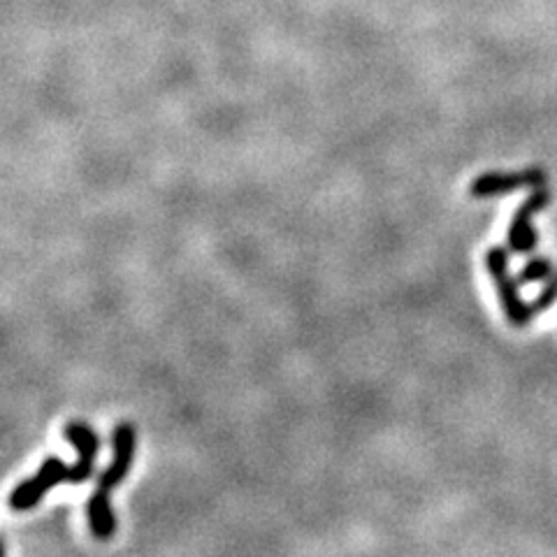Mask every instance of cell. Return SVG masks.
Segmentation results:
<instances>
[{
  "instance_id": "1",
  "label": "cell",
  "mask_w": 557,
  "mask_h": 557,
  "mask_svg": "<svg viewBox=\"0 0 557 557\" xmlns=\"http://www.w3.org/2000/svg\"><path fill=\"white\" fill-rule=\"evenodd\" d=\"M485 270L491 274L495 290L499 295V305L507 313V321L513 327H525L534 319V307L522 300L520 282L509 270V251L502 247H491L485 251Z\"/></svg>"
},
{
  "instance_id": "2",
  "label": "cell",
  "mask_w": 557,
  "mask_h": 557,
  "mask_svg": "<svg viewBox=\"0 0 557 557\" xmlns=\"http://www.w3.org/2000/svg\"><path fill=\"white\" fill-rule=\"evenodd\" d=\"M70 481V465H65L61 458L51 456L47 458L38 472L33 476H28L26 481H22L20 485L14 487L10 493V509L12 511H30L38 507V504L54 491L57 485L67 483Z\"/></svg>"
},
{
  "instance_id": "3",
  "label": "cell",
  "mask_w": 557,
  "mask_h": 557,
  "mask_svg": "<svg viewBox=\"0 0 557 557\" xmlns=\"http://www.w3.org/2000/svg\"><path fill=\"white\" fill-rule=\"evenodd\" d=\"M546 174L539 168H530L522 172H483L469 186V196L472 198H497L516 194L520 188H544Z\"/></svg>"
},
{
  "instance_id": "4",
  "label": "cell",
  "mask_w": 557,
  "mask_h": 557,
  "mask_svg": "<svg viewBox=\"0 0 557 557\" xmlns=\"http://www.w3.org/2000/svg\"><path fill=\"white\" fill-rule=\"evenodd\" d=\"M63 437L77 453L75 465H70V481L67 483L82 485V483L89 481L96 472V460H98V453H100V437L86 421H70L63 428Z\"/></svg>"
},
{
  "instance_id": "5",
  "label": "cell",
  "mask_w": 557,
  "mask_h": 557,
  "mask_svg": "<svg viewBox=\"0 0 557 557\" xmlns=\"http://www.w3.org/2000/svg\"><path fill=\"white\" fill-rule=\"evenodd\" d=\"M137 453V430L133 423H119L112 434V462L98 476V487L102 491H116L131 474Z\"/></svg>"
},
{
  "instance_id": "6",
  "label": "cell",
  "mask_w": 557,
  "mask_h": 557,
  "mask_svg": "<svg viewBox=\"0 0 557 557\" xmlns=\"http://www.w3.org/2000/svg\"><path fill=\"white\" fill-rule=\"evenodd\" d=\"M548 200H550V196H548L546 188H534V194L522 200V205L516 209V214H513L511 225H509V235H507L509 249L513 253L534 251L539 235L534 231L532 219L539 212H544V209L548 207Z\"/></svg>"
},
{
  "instance_id": "7",
  "label": "cell",
  "mask_w": 557,
  "mask_h": 557,
  "mask_svg": "<svg viewBox=\"0 0 557 557\" xmlns=\"http://www.w3.org/2000/svg\"><path fill=\"white\" fill-rule=\"evenodd\" d=\"M86 518H89V530L98 542H110V539H114L119 522L108 491L98 487L96 493H91L89 502H86Z\"/></svg>"
},
{
  "instance_id": "8",
  "label": "cell",
  "mask_w": 557,
  "mask_h": 557,
  "mask_svg": "<svg viewBox=\"0 0 557 557\" xmlns=\"http://www.w3.org/2000/svg\"><path fill=\"white\" fill-rule=\"evenodd\" d=\"M553 278V263L546 256H534L530 258L525 265H522L520 274H518V282L522 284H539V282H548Z\"/></svg>"
},
{
  "instance_id": "9",
  "label": "cell",
  "mask_w": 557,
  "mask_h": 557,
  "mask_svg": "<svg viewBox=\"0 0 557 557\" xmlns=\"http://www.w3.org/2000/svg\"><path fill=\"white\" fill-rule=\"evenodd\" d=\"M555 300H557V274H555L553 278H548L546 286H544V290L539 293V298L532 302V307H534V311H536V313H542V311L550 309Z\"/></svg>"
}]
</instances>
